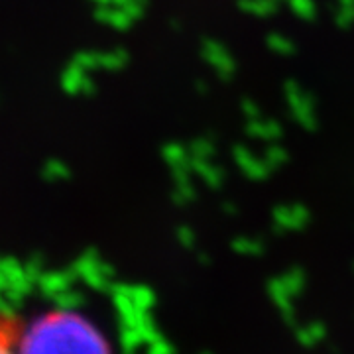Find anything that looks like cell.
<instances>
[{"instance_id":"cell-1","label":"cell","mask_w":354,"mask_h":354,"mask_svg":"<svg viewBox=\"0 0 354 354\" xmlns=\"http://www.w3.org/2000/svg\"><path fill=\"white\" fill-rule=\"evenodd\" d=\"M18 354H113L88 319L73 311H48L24 325L14 323Z\"/></svg>"},{"instance_id":"cell-2","label":"cell","mask_w":354,"mask_h":354,"mask_svg":"<svg viewBox=\"0 0 354 354\" xmlns=\"http://www.w3.org/2000/svg\"><path fill=\"white\" fill-rule=\"evenodd\" d=\"M283 99L288 102V109H290L293 120L299 127L307 132L317 130L319 118H317L315 101H313V95L301 83H297L295 79H288L283 83Z\"/></svg>"},{"instance_id":"cell-3","label":"cell","mask_w":354,"mask_h":354,"mask_svg":"<svg viewBox=\"0 0 354 354\" xmlns=\"http://www.w3.org/2000/svg\"><path fill=\"white\" fill-rule=\"evenodd\" d=\"M232 153H234V162L239 164L242 174L246 177H250V179H254V181H262V179H266V177H270L274 174L264 162V158L250 152L246 146H236Z\"/></svg>"},{"instance_id":"cell-4","label":"cell","mask_w":354,"mask_h":354,"mask_svg":"<svg viewBox=\"0 0 354 354\" xmlns=\"http://www.w3.org/2000/svg\"><path fill=\"white\" fill-rule=\"evenodd\" d=\"M246 132H248V136H252L254 140H260V142H268V144H272V142H279V140L283 138V127L279 124L278 120H274V118H256V120H248V124H246Z\"/></svg>"},{"instance_id":"cell-5","label":"cell","mask_w":354,"mask_h":354,"mask_svg":"<svg viewBox=\"0 0 354 354\" xmlns=\"http://www.w3.org/2000/svg\"><path fill=\"white\" fill-rule=\"evenodd\" d=\"M279 0H239L242 12L254 18H270L278 10Z\"/></svg>"},{"instance_id":"cell-6","label":"cell","mask_w":354,"mask_h":354,"mask_svg":"<svg viewBox=\"0 0 354 354\" xmlns=\"http://www.w3.org/2000/svg\"><path fill=\"white\" fill-rule=\"evenodd\" d=\"M262 158H264V162L268 164V167H270L272 171H276L281 165H286L290 162V152H288L279 142H272V144L266 146Z\"/></svg>"},{"instance_id":"cell-7","label":"cell","mask_w":354,"mask_h":354,"mask_svg":"<svg viewBox=\"0 0 354 354\" xmlns=\"http://www.w3.org/2000/svg\"><path fill=\"white\" fill-rule=\"evenodd\" d=\"M266 46H268V50L278 53V55H293L297 51L293 39L283 36V34H279V32H270L266 36Z\"/></svg>"},{"instance_id":"cell-8","label":"cell","mask_w":354,"mask_h":354,"mask_svg":"<svg viewBox=\"0 0 354 354\" xmlns=\"http://www.w3.org/2000/svg\"><path fill=\"white\" fill-rule=\"evenodd\" d=\"M0 354H18L14 344V321L0 317Z\"/></svg>"},{"instance_id":"cell-9","label":"cell","mask_w":354,"mask_h":354,"mask_svg":"<svg viewBox=\"0 0 354 354\" xmlns=\"http://www.w3.org/2000/svg\"><path fill=\"white\" fill-rule=\"evenodd\" d=\"M288 2V6H290V10L299 20H305V22H313L317 18V2L315 0H286Z\"/></svg>"},{"instance_id":"cell-10","label":"cell","mask_w":354,"mask_h":354,"mask_svg":"<svg viewBox=\"0 0 354 354\" xmlns=\"http://www.w3.org/2000/svg\"><path fill=\"white\" fill-rule=\"evenodd\" d=\"M211 51H213V62H215V65L218 67V71H221L223 75H232L234 69H236L232 57H230L221 46H211Z\"/></svg>"},{"instance_id":"cell-11","label":"cell","mask_w":354,"mask_h":354,"mask_svg":"<svg viewBox=\"0 0 354 354\" xmlns=\"http://www.w3.org/2000/svg\"><path fill=\"white\" fill-rule=\"evenodd\" d=\"M333 18L341 30H351L354 26V6H337Z\"/></svg>"},{"instance_id":"cell-12","label":"cell","mask_w":354,"mask_h":354,"mask_svg":"<svg viewBox=\"0 0 354 354\" xmlns=\"http://www.w3.org/2000/svg\"><path fill=\"white\" fill-rule=\"evenodd\" d=\"M241 109L248 120H256V118L262 116V109H260V104L254 101V99H244L241 104Z\"/></svg>"},{"instance_id":"cell-13","label":"cell","mask_w":354,"mask_h":354,"mask_svg":"<svg viewBox=\"0 0 354 354\" xmlns=\"http://www.w3.org/2000/svg\"><path fill=\"white\" fill-rule=\"evenodd\" d=\"M337 6H354V0H337Z\"/></svg>"}]
</instances>
